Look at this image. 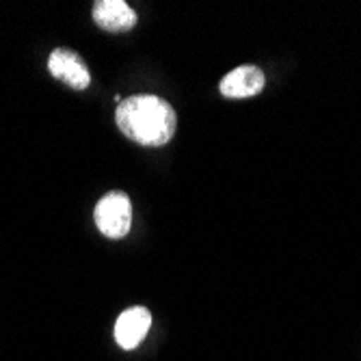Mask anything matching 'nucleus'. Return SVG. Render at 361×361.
<instances>
[{
	"mask_svg": "<svg viewBox=\"0 0 361 361\" xmlns=\"http://www.w3.org/2000/svg\"><path fill=\"white\" fill-rule=\"evenodd\" d=\"M115 121L130 141L145 147H160L173 139L178 115L162 97L133 95L117 106Z\"/></svg>",
	"mask_w": 361,
	"mask_h": 361,
	"instance_id": "nucleus-1",
	"label": "nucleus"
},
{
	"mask_svg": "<svg viewBox=\"0 0 361 361\" xmlns=\"http://www.w3.org/2000/svg\"><path fill=\"white\" fill-rule=\"evenodd\" d=\"M93 219L97 229L106 238H123L130 232V225H133V204H130V197L121 190H113L104 195L95 206Z\"/></svg>",
	"mask_w": 361,
	"mask_h": 361,
	"instance_id": "nucleus-2",
	"label": "nucleus"
},
{
	"mask_svg": "<svg viewBox=\"0 0 361 361\" xmlns=\"http://www.w3.org/2000/svg\"><path fill=\"white\" fill-rule=\"evenodd\" d=\"M48 70L56 80L65 82L76 91H85L91 85V74H89V68L85 65V61L68 48L52 50V54L48 59Z\"/></svg>",
	"mask_w": 361,
	"mask_h": 361,
	"instance_id": "nucleus-3",
	"label": "nucleus"
},
{
	"mask_svg": "<svg viewBox=\"0 0 361 361\" xmlns=\"http://www.w3.org/2000/svg\"><path fill=\"white\" fill-rule=\"evenodd\" d=\"M152 326V314L145 307H130L115 322V340L121 348H137Z\"/></svg>",
	"mask_w": 361,
	"mask_h": 361,
	"instance_id": "nucleus-4",
	"label": "nucleus"
},
{
	"mask_svg": "<svg viewBox=\"0 0 361 361\" xmlns=\"http://www.w3.org/2000/svg\"><path fill=\"white\" fill-rule=\"evenodd\" d=\"M93 22L109 32H126L137 24V13L123 0H97L93 5Z\"/></svg>",
	"mask_w": 361,
	"mask_h": 361,
	"instance_id": "nucleus-5",
	"label": "nucleus"
},
{
	"mask_svg": "<svg viewBox=\"0 0 361 361\" xmlns=\"http://www.w3.org/2000/svg\"><path fill=\"white\" fill-rule=\"evenodd\" d=\"M264 89V74L255 65H240L221 80V93L232 100L253 97Z\"/></svg>",
	"mask_w": 361,
	"mask_h": 361,
	"instance_id": "nucleus-6",
	"label": "nucleus"
}]
</instances>
